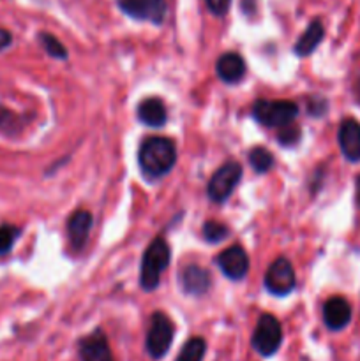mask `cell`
<instances>
[{
	"label": "cell",
	"instance_id": "obj_1",
	"mask_svg": "<svg viewBox=\"0 0 360 361\" xmlns=\"http://www.w3.org/2000/svg\"><path fill=\"white\" fill-rule=\"evenodd\" d=\"M140 168L148 178H161L168 175L176 162V147L172 140L152 136L141 143L138 154Z\"/></svg>",
	"mask_w": 360,
	"mask_h": 361
},
{
	"label": "cell",
	"instance_id": "obj_2",
	"mask_svg": "<svg viewBox=\"0 0 360 361\" xmlns=\"http://www.w3.org/2000/svg\"><path fill=\"white\" fill-rule=\"evenodd\" d=\"M169 264V247L162 238H155L154 242L148 245L147 252H145L143 261H141V274L140 281L143 289L152 291L159 286L162 271L168 268Z\"/></svg>",
	"mask_w": 360,
	"mask_h": 361
},
{
	"label": "cell",
	"instance_id": "obj_3",
	"mask_svg": "<svg viewBox=\"0 0 360 361\" xmlns=\"http://www.w3.org/2000/svg\"><path fill=\"white\" fill-rule=\"evenodd\" d=\"M295 102L292 101H256L253 106V116L265 127H282L289 126L296 118Z\"/></svg>",
	"mask_w": 360,
	"mask_h": 361
},
{
	"label": "cell",
	"instance_id": "obj_4",
	"mask_svg": "<svg viewBox=\"0 0 360 361\" xmlns=\"http://www.w3.org/2000/svg\"><path fill=\"white\" fill-rule=\"evenodd\" d=\"M281 323L272 314H263L260 317V321H258L256 328H254L253 338H251V344H253L254 351L260 353L261 356H272L281 348Z\"/></svg>",
	"mask_w": 360,
	"mask_h": 361
},
{
	"label": "cell",
	"instance_id": "obj_5",
	"mask_svg": "<svg viewBox=\"0 0 360 361\" xmlns=\"http://www.w3.org/2000/svg\"><path fill=\"white\" fill-rule=\"evenodd\" d=\"M175 328L169 317L155 312L150 319V328L147 334V351L154 360H161L172 348Z\"/></svg>",
	"mask_w": 360,
	"mask_h": 361
},
{
	"label": "cell",
	"instance_id": "obj_6",
	"mask_svg": "<svg viewBox=\"0 0 360 361\" xmlns=\"http://www.w3.org/2000/svg\"><path fill=\"white\" fill-rule=\"evenodd\" d=\"M240 178H242V166L233 161L226 162L212 175L210 182L207 185L208 197L215 203H222V201L232 196L233 189L240 182Z\"/></svg>",
	"mask_w": 360,
	"mask_h": 361
},
{
	"label": "cell",
	"instance_id": "obj_7",
	"mask_svg": "<svg viewBox=\"0 0 360 361\" xmlns=\"http://www.w3.org/2000/svg\"><path fill=\"white\" fill-rule=\"evenodd\" d=\"M295 284V270L286 257H277L265 274V288L275 296H286Z\"/></svg>",
	"mask_w": 360,
	"mask_h": 361
},
{
	"label": "cell",
	"instance_id": "obj_8",
	"mask_svg": "<svg viewBox=\"0 0 360 361\" xmlns=\"http://www.w3.org/2000/svg\"><path fill=\"white\" fill-rule=\"evenodd\" d=\"M119 7L127 14L140 21L161 23L166 16L164 0H116Z\"/></svg>",
	"mask_w": 360,
	"mask_h": 361
},
{
	"label": "cell",
	"instance_id": "obj_9",
	"mask_svg": "<svg viewBox=\"0 0 360 361\" xmlns=\"http://www.w3.org/2000/svg\"><path fill=\"white\" fill-rule=\"evenodd\" d=\"M217 267L232 281H240L249 271V257L240 245L228 247L217 257Z\"/></svg>",
	"mask_w": 360,
	"mask_h": 361
},
{
	"label": "cell",
	"instance_id": "obj_10",
	"mask_svg": "<svg viewBox=\"0 0 360 361\" xmlns=\"http://www.w3.org/2000/svg\"><path fill=\"white\" fill-rule=\"evenodd\" d=\"M339 147L349 162H360V123L346 118L339 127Z\"/></svg>",
	"mask_w": 360,
	"mask_h": 361
},
{
	"label": "cell",
	"instance_id": "obj_11",
	"mask_svg": "<svg viewBox=\"0 0 360 361\" xmlns=\"http://www.w3.org/2000/svg\"><path fill=\"white\" fill-rule=\"evenodd\" d=\"M80 356L81 361H115L106 335L101 330L92 331L80 342Z\"/></svg>",
	"mask_w": 360,
	"mask_h": 361
},
{
	"label": "cell",
	"instance_id": "obj_12",
	"mask_svg": "<svg viewBox=\"0 0 360 361\" xmlns=\"http://www.w3.org/2000/svg\"><path fill=\"white\" fill-rule=\"evenodd\" d=\"M323 321L327 328L339 331L352 321V307L341 296H334L323 305Z\"/></svg>",
	"mask_w": 360,
	"mask_h": 361
},
{
	"label": "cell",
	"instance_id": "obj_13",
	"mask_svg": "<svg viewBox=\"0 0 360 361\" xmlns=\"http://www.w3.org/2000/svg\"><path fill=\"white\" fill-rule=\"evenodd\" d=\"M94 217L87 210H76L67 221V233H69L71 245L74 250H81L87 243L88 235H90Z\"/></svg>",
	"mask_w": 360,
	"mask_h": 361
},
{
	"label": "cell",
	"instance_id": "obj_14",
	"mask_svg": "<svg viewBox=\"0 0 360 361\" xmlns=\"http://www.w3.org/2000/svg\"><path fill=\"white\" fill-rule=\"evenodd\" d=\"M180 282H182L184 291L193 296H201L210 289V274L198 264H189L182 271Z\"/></svg>",
	"mask_w": 360,
	"mask_h": 361
},
{
	"label": "cell",
	"instance_id": "obj_15",
	"mask_svg": "<svg viewBox=\"0 0 360 361\" xmlns=\"http://www.w3.org/2000/svg\"><path fill=\"white\" fill-rule=\"evenodd\" d=\"M215 71L224 83H236L246 74V62L239 53H224L219 56Z\"/></svg>",
	"mask_w": 360,
	"mask_h": 361
},
{
	"label": "cell",
	"instance_id": "obj_16",
	"mask_svg": "<svg viewBox=\"0 0 360 361\" xmlns=\"http://www.w3.org/2000/svg\"><path fill=\"white\" fill-rule=\"evenodd\" d=\"M138 118L148 127H161L164 126L168 115H166V108L162 101L155 97H148L138 106Z\"/></svg>",
	"mask_w": 360,
	"mask_h": 361
},
{
	"label": "cell",
	"instance_id": "obj_17",
	"mask_svg": "<svg viewBox=\"0 0 360 361\" xmlns=\"http://www.w3.org/2000/svg\"><path fill=\"white\" fill-rule=\"evenodd\" d=\"M323 35H325L323 25H321V21L314 20L313 23H311L309 27L306 28V32L300 35L299 41H296L295 48H293V49H295V53L299 56L311 55V53H313L314 49L318 48V44L321 42Z\"/></svg>",
	"mask_w": 360,
	"mask_h": 361
},
{
	"label": "cell",
	"instance_id": "obj_18",
	"mask_svg": "<svg viewBox=\"0 0 360 361\" xmlns=\"http://www.w3.org/2000/svg\"><path fill=\"white\" fill-rule=\"evenodd\" d=\"M207 344L201 337H194L184 344L182 351L176 356V361H203Z\"/></svg>",
	"mask_w": 360,
	"mask_h": 361
},
{
	"label": "cell",
	"instance_id": "obj_19",
	"mask_svg": "<svg viewBox=\"0 0 360 361\" xmlns=\"http://www.w3.org/2000/svg\"><path fill=\"white\" fill-rule=\"evenodd\" d=\"M249 164L256 173H267L274 166V157L268 150L261 147H254L249 152Z\"/></svg>",
	"mask_w": 360,
	"mask_h": 361
},
{
	"label": "cell",
	"instance_id": "obj_20",
	"mask_svg": "<svg viewBox=\"0 0 360 361\" xmlns=\"http://www.w3.org/2000/svg\"><path fill=\"white\" fill-rule=\"evenodd\" d=\"M229 235V229L217 221H207L203 226V236L207 242L217 243Z\"/></svg>",
	"mask_w": 360,
	"mask_h": 361
},
{
	"label": "cell",
	"instance_id": "obj_21",
	"mask_svg": "<svg viewBox=\"0 0 360 361\" xmlns=\"http://www.w3.org/2000/svg\"><path fill=\"white\" fill-rule=\"evenodd\" d=\"M39 39H41L42 46H44V49L48 51L49 56H53V59H67V49L64 48L62 42L59 41L56 37H53V35L49 34H41L39 35Z\"/></svg>",
	"mask_w": 360,
	"mask_h": 361
},
{
	"label": "cell",
	"instance_id": "obj_22",
	"mask_svg": "<svg viewBox=\"0 0 360 361\" xmlns=\"http://www.w3.org/2000/svg\"><path fill=\"white\" fill-rule=\"evenodd\" d=\"M18 229L13 226H0V254H7L13 249L18 238Z\"/></svg>",
	"mask_w": 360,
	"mask_h": 361
},
{
	"label": "cell",
	"instance_id": "obj_23",
	"mask_svg": "<svg viewBox=\"0 0 360 361\" xmlns=\"http://www.w3.org/2000/svg\"><path fill=\"white\" fill-rule=\"evenodd\" d=\"M299 137H300V129L299 127L292 126V123L286 127H282V129L279 130V143L286 145V147L296 143V141H299Z\"/></svg>",
	"mask_w": 360,
	"mask_h": 361
},
{
	"label": "cell",
	"instance_id": "obj_24",
	"mask_svg": "<svg viewBox=\"0 0 360 361\" xmlns=\"http://www.w3.org/2000/svg\"><path fill=\"white\" fill-rule=\"evenodd\" d=\"M205 2H207L208 11L215 16H224L232 6V0H205Z\"/></svg>",
	"mask_w": 360,
	"mask_h": 361
},
{
	"label": "cell",
	"instance_id": "obj_25",
	"mask_svg": "<svg viewBox=\"0 0 360 361\" xmlns=\"http://www.w3.org/2000/svg\"><path fill=\"white\" fill-rule=\"evenodd\" d=\"M9 44H11V34L7 30H4V28H0V51H2L4 48H7Z\"/></svg>",
	"mask_w": 360,
	"mask_h": 361
},
{
	"label": "cell",
	"instance_id": "obj_26",
	"mask_svg": "<svg viewBox=\"0 0 360 361\" xmlns=\"http://www.w3.org/2000/svg\"><path fill=\"white\" fill-rule=\"evenodd\" d=\"M356 196H359V203H360V176L356 178Z\"/></svg>",
	"mask_w": 360,
	"mask_h": 361
}]
</instances>
